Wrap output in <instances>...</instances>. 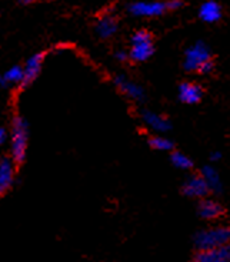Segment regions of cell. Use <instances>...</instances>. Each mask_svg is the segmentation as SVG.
Wrapping results in <instances>:
<instances>
[{"label": "cell", "mask_w": 230, "mask_h": 262, "mask_svg": "<svg viewBox=\"0 0 230 262\" xmlns=\"http://www.w3.org/2000/svg\"><path fill=\"white\" fill-rule=\"evenodd\" d=\"M29 128L28 122L21 116H16L12 122L10 134V158L14 163H23L28 155Z\"/></svg>", "instance_id": "obj_1"}, {"label": "cell", "mask_w": 230, "mask_h": 262, "mask_svg": "<svg viewBox=\"0 0 230 262\" xmlns=\"http://www.w3.org/2000/svg\"><path fill=\"white\" fill-rule=\"evenodd\" d=\"M230 244V227H213L203 229L195 236L197 251H209Z\"/></svg>", "instance_id": "obj_2"}, {"label": "cell", "mask_w": 230, "mask_h": 262, "mask_svg": "<svg viewBox=\"0 0 230 262\" xmlns=\"http://www.w3.org/2000/svg\"><path fill=\"white\" fill-rule=\"evenodd\" d=\"M154 45L153 36L147 30H137L134 32L130 39V49H129V60L140 63L146 62L153 55Z\"/></svg>", "instance_id": "obj_3"}, {"label": "cell", "mask_w": 230, "mask_h": 262, "mask_svg": "<svg viewBox=\"0 0 230 262\" xmlns=\"http://www.w3.org/2000/svg\"><path fill=\"white\" fill-rule=\"evenodd\" d=\"M209 60L210 53L208 46L204 43L197 42L186 50L183 66L189 72H199L203 64L206 63V62H209Z\"/></svg>", "instance_id": "obj_4"}, {"label": "cell", "mask_w": 230, "mask_h": 262, "mask_svg": "<svg viewBox=\"0 0 230 262\" xmlns=\"http://www.w3.org/2000/svg\"><path fill=\"white\" fill-rule=\"evenodd\" d=\"M166 10V2H134L129 6V13L134 17H157Z\"/></svg>", "instance_id": "obj_5"}, {"label": "cell", "mask_w": 230, "mask_h": 262, "mask_svg": "<svg viewBox=\"0 0 230 262\" xmlns=\"http://www.w3.org/2000/svg\"><path fill=\"white\" fill-rule=\"evenodd\" d=\"M43 63H44V55L43 53H35L29 57L25 66H23V82H21L20 88H26L32 82H35L42 72Z\"/></svg>", "instance_id": "obj_6"}, {"label": "cell", "mask_w": 230, "mask_h": 262, "mask_svg": "<svg viewBox=\"0 0 230 262\" xmlns=\"http://www.w3.org/2000/svg\"><path fill=\"white\" fill-rule=\"evenodd\" d=\"M114 85L129 99L134 100V102H142V100L145 99L143 88L139 83L130 80V79L125 78V76H116L114 78Z\"/></svg>", "instance_id": "obj_7"}, {"label": "cell", "mask_w": 230, "mask_h": 262, "mask_svg": "<svg viewBox=\"0 0 230 262\" xmlns=\"http://www.w3.org/2000/svg\"><path fill=\"white\" fill-rule=\"evenodd\" d=\"M16 163L12 158H0V195L7 192L14 182Z\"/></svg>", "instance_id": "obj_8"}, {"label": "cell", "mask_w": 230, "mask_h": 262, "mask_svg": "<svg viewBox=\"0 0 230 262\" xmlns=\"http://www.w3.org/2000/svg\"><path fill=\"white\" fill-rule=\"evenodd\" d=\"M183 192L189 198H204L209 193V186L202 175H193L185 182Z\"/></svg>", "instance_id": "obj_9"}, {"label": "cell", "mask_w": 230, "mask_h": 262, "mask_svg": "<svg viewBox=\"0 0 230 262\" xmlns=\"http://www.w3.org/2000/svg\"><path fill=\"white\" fill-rule=\"evenodd\" d=\"M195 262H230V244L220 248L199 251L195 256Z\"/></svg>", "instance_id": "obj_10"}, {"label": "cell", "mask_w": 230, "mask_h": 262, "mask_svg": "<svg viewBox=\"0 0 230 262\" xmlns=\"http://www.w3.org/2000/svg\"><path fill=\"white\" fill-rule=\"evenodd\" d=\"M203 96L202 88L196 83H190V82H185L179 86V99L183 103L188 105H195L197 102H200Z\"/></svg>", "instance_id": "obj_11"}, {"label": "cell", "mask_w": 230, "mask_h": 262, "mask_svg": "<svg viewBox=\"0 0 230 262\" xmlns=\"http://www.w3.org/2000/svg\"><path fill=\"white\" fill-rule=\"evenodd\" d=\"M142 121L145 122L147 128H150L154 132H168L170 129V122L168 118H165L163 115L156 114L152 111H146L142 115Z\"/></svg>", "instance_id": "obj_12"}, {"label": "cell", "mask_w": 230, "mask_h": 262, "mask_svg": "<svg viewBox=\"0 0 230 262\" xmlns=\"http://www.w3.org/2000/svg\"><path fill=\"white\" fill-rule=\"evenodd\" d=\"M23 82V66L14 64L0 75V88L7 89L13 86H21Z\"/></svg>", "instance_id": "obj_13"}, {"label": "cell", "mask_w": 230, "mask_h": 262, "mask_svg": "<svg viewBox=\"0 0 230 262\" xmlns=\"http://www.w3.org/2000/svg\"><path fill=\"white\" fill-rule=\"evenodd\" d=\"M118 29V20H116V17H113L110 14L100 17L96 23V33L100 39H110L116 35Z\"/></svg>", "instance_id": "obj_14"}, {"label": "cell", "mask_w": 230, "mask_h": 262, "mask_svg": "<svg viewBox=\"0 0 230 262\" xmlns=\"http://www.w3.org/2000/svg\"><path fill=\"white\" fill-rule=\"evenodd\" d=\"M223 213V208L215 201H202L199 205V215L203 220H217Z\"/></svg>", "instance_id": "obj_15"}, {"label": "cell", "mask_w": 230, "mask_h": 262, "mask_svg": "<svg viewBox=\"0 0 230 262\" xmlns=\"http://www.w3.org/2000/svg\"><path fill=\"white\" fill-rule=\"evenodd\" d=\"M200 17L202 20L208 21V23H213V21H217L222 16V9L217 5L216 2H206L203 3L202 7H200Z\"/></svg>", "instance_id": "obj_16"}, {"label": "cell", "mask_w": 230, "mask_h": 262, "mask_svg": "<svg viewBox=\"0 0 230 262\" xmlns=\"http://www.w3.org/2000/svg\"><path fill=\"white\" fill-rule=\"evenodd\" d=\"M202 178L206 181V184L209 186V189H213V191H219L220 189V178H219V173L215 168L212 166H204L202 170Z\"/></svg>", "instance_id": "obj_17"}, {"label": "cell", "mask_w": 230, "mask_h": 262, "mask_svg": "<svg viewBox=\"0 0 230 262\" xmlns=\"http://www.w3.org/2000/svg\"><path fill=\"white\" fill-rule=\"evenodd\" d=\"M149 145L152 146L156 150H163V152H168V150H172L173 149V143L170 139L162 136V135H156V136H152L149 139Z\"/></svg>", "instance_id": "obj_18"}, {"label": "cell", "mask_w": 230, "mask_h": 262, "mask_svg": "<svg viewBox=\"0 0 230 262\" xmlns=\"http://www.w3.org/2000/svg\"><path fill=\"white\" fill-rule=\"evenodd\" d=\"M172 163H173L176 168L183 170L190 169L193 166V162L190 161V158L186 155H183L180 152H173L172 154Z\"/></svg>", "instance_id": "obj_19"}, {"label": "cell", "mask_w": 230, "mask_h": 262, "mask_svg": "<svg viewBox=\"0 0 230 262\" xmlns=\"http://www.w3.org/2000/svg\"><path fill=\"white\" fill-rule=\"evenodd\" d=\"M114 59H116L118 62H120V63H125V62L129 60V53L125 52V50H118V52L114 53Z\"/></svg>", "instance_id": "obj_20"}, {"label": "cell", "mask_w": 230, "mask_h": 262, "mask_svg": "<svg viewBox=\"0 0 230 262\" xmlns=\"http://www.w3.org/2000/svg\"><path fill=\"white\" fill-rule=\"evenodd\" d=\"M181 6H183L181 0H169V2H166V9L168 10H177Z\"/></svg>", "instance_id": "obj_21"}, {"label": "cell", "mask_w": 230, "mask_h": 262, "mask_svg": "<svg viewBox=\"0 0 230 262\" xmlns=\"http://www.w3.org/2000/svg\"><path fill=\"white\" fill-rule=\"evenodd\" d=\"M213 71V62H212V60H209V62H206V63L203 64L202 68H200V73H204V75H206V73H210V72Z\"/></svg>", "instance_id": "obj_22"}, {"label": "cell", "mask_w": 230, "mask_h": 262, "mask_svg": "<svg viewBox=\"0 0 230 262\" xmlns=\"http://www.w3.org/2000/svg\"><path fill=\"white\" fill-rule=\"evenodd\" d=\"M7 141V130L6 128H3V126H0V146Z\"/></svg>", "instance_id": "obj_23"}, {"label": "cell", "mask_w": 230, "mask_h": 262, "mask_svg": "<svg viewBox=\"0 0 230 262\" xmlns=\"http://www.w3.org/2000/svg\"><path fill=\"white\" fill-rule=\"evenodd\" d=\"M219 158H220L219 154H213V156H212V161H216V159H219Z\"/></svg>", "instance_id": "obj_24"}]
</instances>
